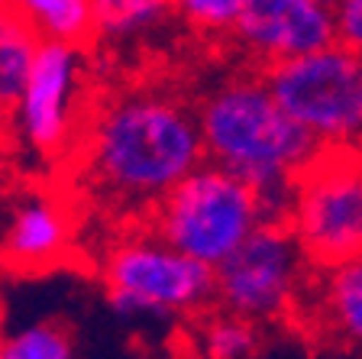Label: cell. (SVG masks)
Returning a JSON list of instances; mask_svg holds the SVG:
<instances>
[{
  "label": "cell",
  "mask_w": 362,
  "mask_h": 359,
  "mask_svg": "<svg viewBox=\"0 0 362 359\" xmlns=\"http://www.w3.org/2000/svg\"><path fill=\"white\" fill-rule=\"evenodd\" d=\"M94 42L110 52H127L152 42L178 23L172 0H90Z\"/></svg>",
  "instance_id": "11"
},
{
  "label": "cell",
  "mask_w": 362,
  "mask_h": 359,
  "mask_svg": "<svg viewBox=\"0 0 362 359\" xmlns=\"http://www.w3.org/2000/svg\"><path fill=\"white\" fill-rule=\"evenodd\" d=\"M310 259L337 266L362 253V159L320 152L298 178L291 214Z\"/></svg>",
  "instance_id": "6"
},
{
  "label": "cell",
  "mask_w": 362,
  "mask_h": 359,
  "mask_svg": "<svg viewBox=\"0 0 362 359\" xmlns=\"http://www.w3.org/2000/svg\"><path fill=\"white\" fill-rule=\"evenodd\" d=\"M230 42L259 72L327 49L337 42L333 0H249Z\"/></svg>",
  "instance_id": "9"
},
{
  "label": "cell",
  "mask_w": 362,
  "mask_h": 359,
  "mask_svg": "<svg viewBox=\"0 0 362 359\" xmlns=\"http://www.w3.org/2000/svg\"><path fill=\"white\" fill-rule=\"evenodd\" d=\"M39 45L36 33L0 0V117H7L20 101Z\"/></svg>",
  "instance_id": "13"
},
{
  "label": "cell",
  "mask_w": 362,
  "mask_h": 359,
  "mask_svg": "<svg viewBox=\"0 0 362 359\" xmlns=\"http://www.w3.org/2000/svg\"><path fill=\"white\" fill-rule=\"evenodd\" d=\"M204 346L211 359H246L256 350V330L246 317H217L204 330Z\"/></svg>",
  "instance_id": "16"
},
{
  "label": "cell",
  "mask_w": 362,
  "mask_h": 359,
  "mask_svg": "<svg viewBox=\"0 0 362 359\" xmlns=\"http://www.w3.org/2000/svg\"><path fill=\"white\" fill-rule=\"evenodd\" d=\"M324 301L333 330L349 343L362 346V253L330 266Z\"/></svg>",
  "instance_id": "14"
},
{
  "label": "cell",
  "mask_w": 362,
  "mask_h": 359,
  "mask_svg": "<svg viewBox=\"0 0 362 359\" xmlns=\"http://www.w3.org/2000/svg\"><path fill=\"white\" fill-rule=\"evenodd\" d=\"M68 246V220L65 210L45 195H26L13 204L4 233L0 249L10 262L30 269V266H49Z\"/></svg>",
  "instance_id": "10"
},
{
  "label": "cell",
  "mask_w": 362,
  "mask_h": 359,
  "mask_svg": "<svg viewBox=\"0 0 362 359\" xmlns=\"http://www.w3.org/2000/svg\"><path fill=\"white\" fill-rule=\"evenodd\" d=\"M304 256L291 224H259L217 266V298L246 321L279 317L301 282Z\"/></svg>",
  "instance_id": "7"
},
{
  "label": "cell",
  "mask_w": 362,
  "mask_h": 359,
  "mask_svg": "<svg viewBox=\"0 0 362 359\" xmlns=\"http://www.w3.org/2000/svg\"><path fill=\"white\" fill-rule=\"evenodd\" d=\"M207 162L259 191L294 185L320 156V142L275 101L262 72H240L214 84L197 104Z\"/></svg>",
  "instance_id": "2"
},
{
  "label": "cell",
  "mask_w": 362,
  "mask_h": 359,
  "mask_svg": "<svg viewBox=\"0 0 362 359\" xmlns=\"http://www.w3.org/2000/svg\"><path fill=\"white\" fill-rule=\"evenodd\" d=\"M337 42L362 55V0H333Z\"/></svg>",
  "instance_id": "18"
},
{
  "label": "cell",
  "mask_w": 362,
  "mask_h": 359,
  "mask_svg": "<svg viewBox=\"0 0 362 359\" xmlns=\"http://www.w3.org/2000/svg\"><path fill=\"white\" fill-rule=\"evenodd\" d=\"M107 298L123 317L194 311L217 295V269L162 237L127 239L107 259Z\"/></svg>",
  "instance_id": "5"
},
{
  "label": "cell",
  "mask_w": 362,
  "mask_h": 359,
  "mask_svg": "<svg viewBox=\"0 0 362 359\" xmlns=\"http://www.w3.org/2000/svg\"><path fill=\"white\" fill-rule=\"evenodd\" d=\"M7 346L20 359H71L75 356V346H71L68 330L49 321L20 330L13 340H7Z\"/></svg>",
  "instance_id": "17"
},
{
  "label": "cell",
  "mask_w": 362,
  "mask_h": 359,
  "mask_svg": "<svg viewBox=\"0 0 362 359\" xmlns=\"http://www.w3.org/2000/svg\"><path fill=\"white\" fill-rule=\"evenodd\" d=\"M84 162L113 201L158 204L207 162L197 107L162 88L120 91L88 120Z\"/></svg>",
  "instance_id": "1"
},
{
  "label": "cell",
  "mask_w": 362,
  "mask_h": 359,
  "mask_svg": "<svg viewBox=\"0 0 362 359\" xmlns=\"http://www.w3.org/2000/svg\"><path fill=\"white\" fill-rule=\"evenodd\" d=\"M0 359H20V356H16V353L10 350L7 343H0Z\"/></svg>",
  "instance_id": "19"
},
{
  "label": "cell",
  "mask_w": 362,
  "mask_h": 359,
  "mask_svg": "<svg viewBox=\"0 0 362 359\" xmlns=\"http://www.w3.org/2000/svg\"><path fill=\"white\" fill-rule=\"evenodd\" d=\"M156 237L217 269L262 224L256 188L214 162L197 165L156 204Z\"/></svg>",
  "instance_id": "3"
},
{
  "label": "cell",
  "mask_w": 362,
  "mask_h": 359,
  "mask_svg": "<svg viewBox=\"0 0 362 359\" xmlns=\"http://www.w3.org/2000/svg\"><path fill=\"white\" fill-rule=\"evenodd\" d=\"M39 36V42H94V7L90 0H4Z\"/></svg>",
  "instance_id": "12"
},
{
  "label": "cell",
  "mask_w": 362,
  "mask_h": 359,
  "mask_svg": "<svg viewBox=\"0 0 362 359\" xmlns=\"http://www.w3.org/2000/svg\"><path fill=\"white\" fill-rule=\"evenodd\" d=\"M172 4L181 26H188L197 36L230 42L249 0H172Z\"/></svg>",
  "instance_id": "15"
},
{
  "label": "cell",
  "mask_w": 362,
  "mask_h": 359,
  "mask_svg": "<svg viewBox=\"0 0 362 359\" xmlns=\"http://www.w3.org/2000/svg\"><path fill=\"white\" fill-rule=\"evenodd\" d=\"M272 94L320 146H346L362 136V55L346 45L269 65Z\"/></svg>",
  "instance_id": "4"
},
{
  "label": "cell",
  "mask_w": 362,
  "mask_h": 359,
  "mask_svg": "<svg viewBox=\"0 0 362 359\" xmlns=\"http://www.w3.org/2000/svg\"><path fill=\"white\" fill-rule=\"evenodd\" d=\"M88 45L42 42L20 101L7 113L20 136L39 156H59L78 133V107L88 84Z\"/></svg>",
  "instance_id": "8"
}]
</instances>
